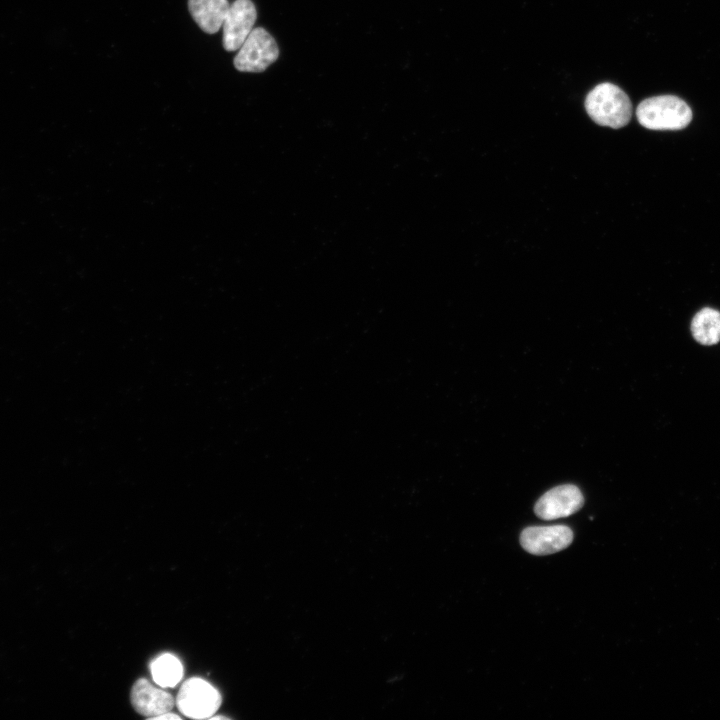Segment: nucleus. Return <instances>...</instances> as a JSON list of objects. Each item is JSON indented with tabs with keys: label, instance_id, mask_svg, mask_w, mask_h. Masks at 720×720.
Returning <instances> with one entry per match:
<instances>
[{
	"label": "nucleus",
	"instance_id": "1",
	"mask_svg": "<svg viewBox=\"0 0 720 720\" xmlns=\"http://www.w3.org/2000/svg\"><path fill=\"white\" fill-rule=\"evenodd\" d=\"M585 109L595 123L615 129L627 125L632 116V104L627 94L608 82L595 86L587 94Z\"/></svg>",
	"mask_w": 720,
	"mask_h": 720
},
{
	"label": "nucleus",
	"instance_id": "2",
	"mask_svg": "<svg viewBox=\"0 0 720 720\" xmlns=\"http://www.w3.org/2000/svg\"><path fill=\"white\" fill-rule=\"evenodd\" d=\"M639 123L650 130H680L692 120L688 104L674 95H660L643 100L636 109Z\"/></svg>",
	"mask_w": 720,
	"mask_h": 720
},
{
	"label": "nucleus",
	"instance_id": "3",
	"mask_svg": "<svg viewBox=\"0 0 720 720\" xmlns=\"http://www.w3.org/2000/svg\"><path fill=\"white\" fill-rule=\"evenodd\" d=\"M221 702L220 692L199 677L184 681L176 697L179 711L192 719H209L219 709Z\"/></svg>",
	"mask_w": 720,
	"mask_h": 720
},
{
	"label": "nucleus",
	"instance_id": "4",
	"mask_svg": "<svg viewBox=\"0 0 720 720\" xmlns=\"http://www.w3.org/2000/svg\"><path fill=\"white\" fill-rule=\"evenodd\" d=\"M279 57V47L272 35L262 27L253 28L233 59L241 72L259 73Z\"/></svg>",
	"mask_w": 720,
	"mask_h": 720
},
{
	"label": "nucleus",
	"instance_id": "5",
	"mask_svg": "<svg viewBox=\"0 0 720 720\" xmlns=\"http://www.w3.org/2000/svg\"><path fill=\"white\" fill-rule=\"evenodd\" d=\"M573 540L572 530L565 525L532 526L520 535L522 547L534 555H549L567 548Z\"/></svg>",
	"mask_w": 720,
	"mask_h": 720
},
{
	"label": "nucleus",
	"instance_id": "6",
	"mask_svg": "<svg viewBox=\"0 0 720 720\" xmlns=\"http://www.w3.org/2000/svg\"><path fill=\"white\" fill-rule=\"evenodd\" d=\"M257 11L251 0H235L223 22L222 43L226 51H236L254 28Z\"/></svg>",
	"mask_w": 720,
	"mask_h": 720
},
{
	"label": "nucleus",
	"instance_id": "7",
	"mask_svg": "<svg viewBox=\"0 0 720 720\" xmlns=\"http://www.w3.org/2000/svg\"><path fill=\"white\" fill-rule=\"evenodd\" d=\"M584 498L578 487L565 484L544 493L536 502L535 514L544 520L567 517L582 508Z\"/></svg>",
	"mask_w": 720,
	"mask_h": 720
},
{
	"label": "nucleus",
	"instance_id": "8",
	"mask_svg": "<svg viewBox=\"0 0 720 720\" xmlns=\"http://www.w3.org/2000/svg\"><path fill=\"white\" fill-rule=\"evenodd\" d=\"M130 701L137 713L149 719L170 712L175 704L170 693L155 687L145 678H139L132 685Z\"/></svg>",
	"mask_w": 720,
	"mask_h": 720
},
{
	"label": "nucleus",
	"instance_id": "9",
	"mask_svg": "<svg viewBox=\"0 0 720 720\" xmlns=\"http://www.w3.org/2000/svg\"><path fill=\"white\" fill-rule=\"evenodd\" d=\"M229 8L228 0H188L192 18L200 29L208 34L219 31Z\"/></svg>",
	"mask_w": 720,
	"mask_h": 720
},
{
	"label": "nucleus",
	"instance_id": "10",
	"mask_svg": "<svg viewBox=\"0 0 720 720\" xmlns=\"http://www.w3.org/2000/svg\"><path fill=\"white\" fill-rule=\"evenodd\" d=\"M693 338L703 345H713L720 341V312L712 308L698 311L691 321Z\"/></svg>",
	"mask_w": 720,
	"mask_h": 720
},
{
	"label": "nucleus",
	"instance_id": "11",
	"mask_svg": "<svg viewBox=\"0 0 720 720\" xmlns=\"http://www.w3.org/2000/svg\"><path fill=\"white\" fill-rule=\"evenodd\" d=\"M150 672L160 687H174L183 677V665L175 655L164 653L150 663Z\"/></svg>",
	"mask_w": 720,
	"mask_h": 720
},
{
	"label": "nucleus",
	"instance_id": "12",
	"mask_svg": "<svg viewBox=\"0 0 720 720\" xmlns=\"http://www.w3.org/2000/svg\"><path fill=\"white\" fill-rule=\"evenodd\" d=\"M151 719H158V720H161V719H181V717H180L179 715L175 714V713H172V712H165V713H162V714H160V715H157V716H155V717H153V718H151Z\"/></svg>",
	"mask_w": 720,
	"mask_h": 720
},
{
	"label": "nucleus",
	"instance_id": "13",
	"mask_svg": "<svg viewBox=\"0 0 720 720\" xmlns=\"http://www.w3.org/2000/svg\"><path fill=\"white\" fill-rule=\"evenodd\" d=\"M209 719H216V720H217V719H228V718H227L226 716H223V715H217V716H216V715H213V716H211Z\"/></svg>",
	"mask_w": 720,
	"mask_h": 720
}]
</instances>
